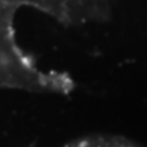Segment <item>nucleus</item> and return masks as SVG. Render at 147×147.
<instances>
[{
  "label": "nucleus",
  "instance_id": "7ed1b4c3",
  "mask_svg": "<svg viewBox=\"0 0 147 147\" xmlns=\"http://www.w3.org/2000/svg\"><path fill=\"white\" fill-rule=\"evenodd\" d=\"M69 147H139L129 140L113 136H94L86 138L74 143Z\"/></svg>",
  "mask_w": 147,
  "mask_h": 147
},
{
  "label": "nucleus",
  "instance_id": "f257e3e1",
  "mask_svg": "<svg viewBox=\"0 0 147 147\" xmlns=\"http://www.w3.org/2000/svg\"><path fill=\"white\" fill-rule=\"evenodd\" d=\"M18 8L0 0V89L40 94H68L74 80L67 74L42 69L23 52L15 37L14 19Z\"/></svg>",
  "mask_w": 147,
  "mask_h": 147
},
{
  "label": "nucleus",
  "instance_id": "f03ea898",
  "mask_svg": "<svg viewBox=\"0 0 147 147\" xmlns=\"http://www.w3.org/2000/svg\"><path fill=\"white\" fill-rule=\"evenodd\" d=\"M10 4L30 7L65 26H80L108 19L116 0H5Z\"/></svg>",
  "mask_w": 147,
  "mask_h": 147
}]
</instances>
